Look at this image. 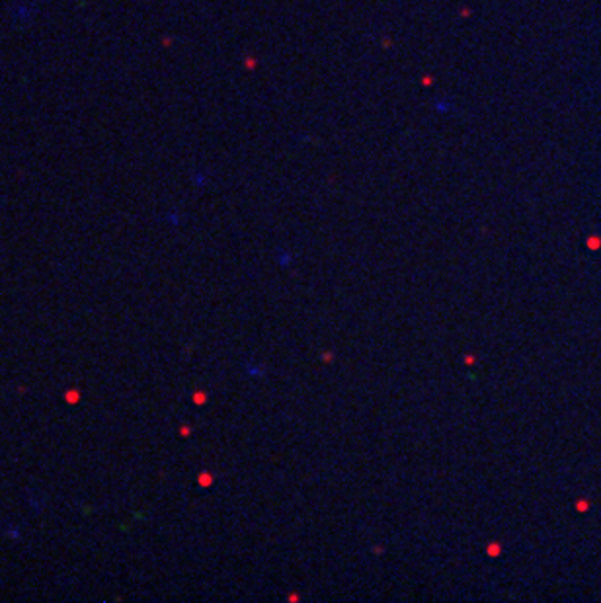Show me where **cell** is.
<instances>
[{"mask_svg": "<svg viewBox=\"0 0 601 603\" xmlns=\"http://www.w3.org/2000/svg\"><path fill=\"white\" fill-rule=\"evenodd\" d=\"M574 508H576V511H580V513H586V511H590L592 504H590L588 498H578L576 504H574Z\"/></svg>", "mask_w": 601, "mask_h": 603, "instance_id": "6da1fadb", "label": "cell"}, {"mask_svg": "<svg viewBox=\"0 0 601 603\" xmlns=\"http://www.w3.org/2000/svg\"><path fill=\"white\" fill-rule=\"evenodd\" d=\"M500 550H502L500 545H490V547H488V554H490V556H498Z\"/></svg>", "mask_w": 601, "mask_h": 603, "instance_id": "3957f363", "label": "cell"}, {"mask_svg": "<svg viewBox=\"0 0 601 603\" xmlns=\"http://www.w3.org/2000/svg\"><path fill=\"white\" fill-rule=\"evenodd\" d=\"M586 246H588V250H600V248H601V238H600V236H588Z\"/></svg>", "mask_w": 601, "mask_h": 603, "instance_id": "7a4b0ae2", "label": "cell"}]
</instances>
